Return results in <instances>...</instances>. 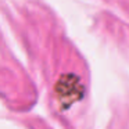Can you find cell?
Wrapping results in <instances>:
<instances>
[{
	"label": "cell",
	"instance_id": "obj_1",
	"mask_svg": "<svg viewBox=\"0 0 129 129\" xmlns=\"http://www.w3.org/2000/svg\"><path fill=\"white\" fill-rule=\"evenodd\" d=\"M85 87L81 79L74 74L62 75L56 83V96L57 100L61 103L62 108L72 106L75 101L83 97Z\"/></svg>",
	"mask_w": 129,
	"mask_h": 129
}]
</instances>
